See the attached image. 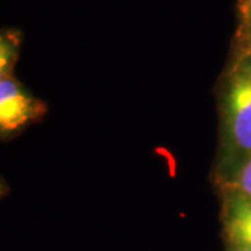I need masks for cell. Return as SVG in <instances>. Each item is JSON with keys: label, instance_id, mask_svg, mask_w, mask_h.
<instances>
[{"label": "cell", "instance_id": "obj_1", "mask_svg": "<svg viewBox=\"0 0 251 251\" xmlns=\"http://www.w3.org/2000/svg\"><path fill=\"white\" fill-rule=\"evenodd\" d=\"M221 171L224 180L251 156V54L239 52L222 97Z\"/></svg>", "mask_w": 251, "mask_h": 251}, {"label": "cell", "instance_id": "obj_2", "mask_svg": "<svg viewBox=\"0 0 251 251\" xmlns=\"http://www.w3.org/2000/svg\"><path fill=\"white\" fill-rule=\"evenodd\" d=\"M46 113L45 100L35 97L16 75L0 82V140L21 135Z\"/></svg>", "mask_w": 251, "mask_h": 251}, {"label": "cell", "instance_id": "obj_3", "mask_svg": "<svg viewBox=\"0 0 251 251\" xmlns=\"http://www.w3.org/2000/svg\"><path fill=\"white\" fill-rule=\"evenodd\" d=\"M222 225L229 249H251V200L225 193Z\"/></svg>", "mask_w": 251, "mask_h": 251}, {"label": "cell", "instance_id": "obj_4", "mask_svg": "<svg viewBox=\"0 0 251 251\" xmlns=\"http://www.w3.org/2000/svg\"><path fill=\"white\" fill-rule=\"evenodd\" d=\"M24 35L17 28H0V82L14 75Z\"/></svg>", "mask_w": 251, "mask_h": 251}, {"label": "cell", "instance_id": "obj_5", "mask_svg": "<svg viewBox=\"0 0 251 251\" xmlns=\"http://www.w3.org/2000/svg\"><path fill=\"white\" fill-rule=\"evenodd\" d=\"M225 193H232L251 200V156L224 180Z\"/></svg>", "mask_w": 251, "mask_h": 251}, {"label": "cell", "instance_id": "obj_6", "mask_svg": "<svg viewBox=\"0 0 251 251\" xmlns=\"http://www.w3.org/2000/svg\"><path fill=\"white\" fill-rule=\"evenodd\" d=\"M242 10V48L239 52L251 54V1L240 4Z\"/></svg>", "mask_w": 251, "mask_h": 251}, {"label": "cell", "instance_id": "obj_7", "mask_svg": "<svg viewBox=\"0 0 251 251\" xmlns=\"http://www.w3.org/2000/svg\"><path fill=\"white\" fill-rule=\"evenodd\" d=\"M10 188L9 186H7V183L4 181V179L0 176V198H3L4 196H7L9 194Z\"/></svg>", "mask_w": 251, "mask_h": 251}, {"label": "cell", "instance_id": "obj_8", "mask_svg": "<svg viewBox=\"0 0 251 251\" xmlns=\"http://www.w3.org/2000/svg\"><path fill=\"white\" fill-rule=\"evenodd\" d=\"M229 251H251V249H229Z\"/></svg>", "mask_w": 251, "mask_h": 251}, {"label": "cell", "instance_id": "obj_9", "mask_svg": "<svg viewBox=\"0 0 251 251\" xmlns=\"http://www.w3.org/2000/svg\"><path fill=\"white\" fill-rule=\"evenodd\" d=\"M251 0H240V4H244V3H250Z\"/></svg>", "mask_w": 251, "mask_h": 251}]
</instances>
